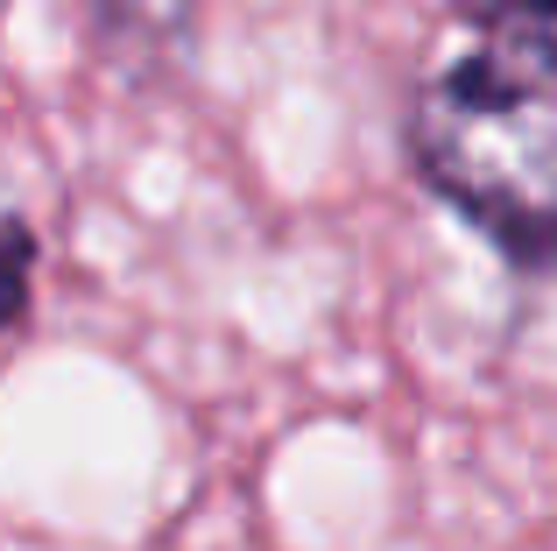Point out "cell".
I'll return each mask as SVG.
<instances>
[{
	"mask_svg": "<svg viewBox=\"0 0 557 551\" xmlns=\"http://www.w3.org/2000/svg\"><path fill=\"white\" fill-rule=\"evenodd\" d=\"M473 50L417 85L409 170L516 276H557V0H451Z\"/></svg>",
	"mask_w": 557,
	"mask_h": 551,
	"instance_id": "obj_1",
	"label": "cell"
},
{
	"mask_svg": "<svg viewBox=\"0 0 557 551\" xmlns=\"http://www.w3.org/2000/svg\"><path fill=\"white\" fill-rule=\"evenodd\" d=\"M99 50L127 57V64H156V57L190 50L198 28V0H92Z\"/></svg>",
	"mask_w": 557,
	"mask_h": 551,
	"instance_id": "obj_2",
	"label": "cell"
},
{
	"mask_svg": "<svg viewBox=\"0 0 557 551\" xmlns=\"http://www.w3.org/2000/svg\"><path fill=\"white\" fill-rule=\"evenodd\" d=\"M36 262H42L36 226H28L14 206H0V340L28 326V304H36Z\"/></svg>",
	"mask_w": 557,
	"mask_h": 551,
	"instance_id": "obj_3",
	"label": "cell"
}]
</instances>
